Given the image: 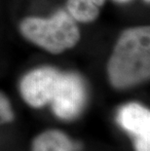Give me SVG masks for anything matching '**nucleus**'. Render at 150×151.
Here are the masks:
<instances>
[{
  "mask_svg": "<svg viewBox=\"0 0 150 151\" xmlns=\"http://www.w3.org/2000/svg\"><path fill=\"white\" fill-rule=\"evenodd\" d=\"M115 1H117V2H120V3H125V2L130 1V0H115Z\"/></svg>",
  "mask_w": 150,
  "mask_h": 151,
  "instance_id": "9",
  "label": "nucleus"
},
{
  "mask_svg": "<svg viewBox=\"0 0 150 151\" xmlns=\"http://www.w3.org/2000/svg\"><path fill=\"white\" fill-rule=\"evenodd\" d=\"M13 119V112L10 102L2 94H0V121L9 122Z\"/></svg>",
  "mask_w": 150,
  "mask_h": 151,
  "instance_id": "8",
  "label": "nucleus"
},
{
  "mask_svg": "<svg viewBox=\"0 0 150 151\" xmlns=\"http://www.w3.org/2000/svg\"><path fill=\"white\" fill-rule=\"evenodd\" d=\"M78 148L62 132L47 131L36 137L32 151H77Z\"/></svg>",
  "mask_w": 150,
  "mask_h": 151,
  "instance_id": "6",
  "label": "nucleus"
},
{
  "mask_svg": "<svg viewBox=\"0 0 150 151\" xmlns=\"http://www.w3.org/2000/svg\"><path fill=\"white\" fill-rule=\"evenodd\" d=\"M110 82L116 88H128L144 81L150 73V30L148 27L124 31L108 63Z\"/></svg>",
  "mask_w": 150,
  "mask_h": 151,
  "instance_id": "1",
  "label": "nucleus"
},
{
  "mask_svg": "<svg viewBox=\"0 0 150 151\" xmlns=\"http://www.w3.org/2000/svg\"><path fill=\"white\" fill-rule=\"evenodd\" d=\"M60 73L52 67H41L27 74L21 83L24 101L33 107H41L51 101Z\"/></svg>",
  "mask_w": 150,
  "mask_h": 151,
  "instance_id": "4",
  "label": "nucleus"
},
{
  "mask_svg": "<svg viewBox=\"0 0 150 151\" xmlns=\"http://www.w3.org/2000/svg\"><path fill=\"white\" fill-rule=\"evenodd\" d=\"M117 121L135 137L136 151H150V112L136 102L124 105L118 112Z\"/></svg>",
  "mask_w": 150,
  "mask_h": 151,
  "instance_id": "5",
  "label": "nucleus"
},
{
  "mask_svg": "<svg viewBox=\"0 0 150 151\" xmlns=\"http://www.w3.org/2000/svg\"><path fill=\"white\" fill-rule=\"evenodd\" d=\"M105 0H68L67 13L75 21L89 22L95 20Z\"/></svg>",
  "mask_w": 150,
  "mask_h": 151,
  "instance_id": "7",
  "label": "nucleus"
},
{
  "mask_svg": "<svg viewBox=\"0 0 150 151\" xmlns=\"http://www.w3.org/2000/svg\"><path fill=\"white\" fill-rule=\"evenodd\" d=\"M21 31L32 43L53 54L70 49L80 38L75 20L65 11L57 12L49 19H25L21 24Z\"/></svg>",
  "mask_w": 150,
  "mask_h": 151,
  "instance_id": "2",
  "label": "nucleus"
},
{
  "mask_svg": "<svg viewBox=\"0 0 150 151\" xmlns=\"http://www.w3.org/2000/svg\"><path fill=\"white\" fill-rule=\"evenodd\" d=\"M85 99V86L80 76L74 73H60L50 102L57 116L69 120L81 112Z\"/></svg>",
  "mask_w": 150,
  "mask_h": 151,
  "instance_id": "3",
  "label": "nucleus"
},
{
  "mask_svg": "<svg viewBox=\"0 0 150 151\" xmlns=\"http://www.w3.org/2000/svg\"><path fill=\"white\" fill-rule=\"evenodd\" d=\"M145 1H147V2H149V0H145Z\"/></svg>",
  "mask_w": 150,
  "mask_h": 151,
  "instance_id": "10",
  "label": "nucleus"
}]
</instances>
